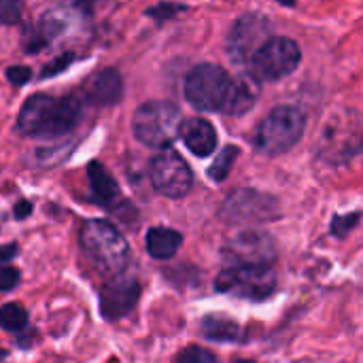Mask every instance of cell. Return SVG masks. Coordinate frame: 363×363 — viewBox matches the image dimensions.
I'll return each instance as SVG.
<instances>
[{
    "instance_id": "6da1fadb",
    "label": "cell",
    "mask_w": 363,
    "mask_h": 363,
    "mask_svg": "<svg viewBox=\"0 0 363 363\" xmlns=\"http://www.w3.org/2000/svg\"><path fill=\"white\" fill-rule=\"evenodd\" d=\"M83 117L79 96L32 94L17 113V132L28 138H62L70 134Z\"/></svg>"
},
{
    "instance_id": "7a4b0ae2",
    "label": "cell",
    "mask_w": 363,
    "mask_h": 363,
    "mask_svg": "<svg viewBox=\"0 0 363 363\" xmlns=\"http://www.w3.org/2000/svg\"><path fill=\"white\" fill-rule=\"evenodd\" d=\"M79 247L87 262L100 272L119 277L130 262V245L115 223L106 219H87L79 230Z\"/></svg>"
},
{
    "instance_id": "3957f363",
    "label": "cell",
    "mask_w": 363,
    "mask_h": 363,
    "mask_svg": "<svg viewBox=\"0 0 363 363\" xmlns=\"http://www.w3.org/2000/svg\"><path fill=\"white\" fill-rule=\"evenodd\" d=\"M304 130H306L304 111L291 104H281L274 106L266 115V119L257 125L253 145L259 153L268 157L285 155L302 140Z\"/></svg>"
},
{
    "instance_id": "277c9868",
    "label": "cell",
    "mask_w": 363,
    "mask_h": 363,
    "mask_svg": "<svg viewBox=\"0 0 363 363\" xmlns=\"http://www.w3.org/2000/svg\"><path fill=\"white\" fill-rule=\"evenodd\" d=\"M181 123V108L168 100H149L132 115V132L136 140L160 151L168 149L179 138Z\"/></svg>"
},
{
    "instance_id": "5b68a950",
    "label": "cell",
    "mask_w": 363,
    "mask_h": 363,
    "mask_svg": "<svg viewBox=\"0 0 363 363\" xmlns=\"http://www.w3.org/2000/svg\"><path fill=\"white\" fill-rule=\"evenodd\" d=\"M362 151V121L351 108L340 111L323 123L317 153L323 162L342 166L355 160Z\"/></svg>"
},
{
    "instance_id": "8992f818",
    "label": "cell",
    "mask_w": 363,
    "mask_h": 363,
    "mask_svg": "<svg viewBox=\"0 0 363 363\" xmlns=\"http://www.w3.org/2000/svg\"><path fill=\"white\" fill-rule=\"evenodd\" d=\"M281 217L283 211L279 198L253 187H238L230 191L223 204L219 206V219L230 225L270 223Z\"/></svg>"
},
{
    "instance_id": "52a82bcc",
    "label": "cell",
    "mask_w": 363,
    "mask_h": 363,
    "mask_svg": "<svg viewBox=\"0 0 363 363\" xmlns=\"http://www.w3.org/2000/svg\"><path fill=\"white\" fill-rule=\"evenodd\" d=\"M232 77L217 64H198L185 77V100L202 113H221Z\"/></svg>"
},
{
    "instance_id": "ba28073f",
    "label": "cell",
    "mask_w": 363,
    "mask_h": 363,
    "mask_svg": "<svg viewBox=\"0 0 363 363\" xmlns=\"http://www.w3.org/2000/svg\"><path fill=\"white\" fill-rule=\"evenodd\" d=\"M221 255L225 268H274L279 249L272 234L262 230H245L228 238Z\"/></svg>"
},
{
    "instance_id": "9c48e42d",
    "label": "cell",
    "mask_w": 363,
    "mask_h": 363,
    "mask_svg": "<svg viewBox=\"0 0 363 363\" xmlns=\"http://www.w3.org/2000/svg\"><path fill=\"white\" fill-rule=\"evenodd\" d=\"M215 291L247 302H264L277 291L274 268H223L215 279Z\"/></svg>"
},
{
    "instance_id": "30bf717a",
    "label": "cell",
    "mask_w": 363,
    "mask_h": 363,
    "mask_svg": "<svg viewBox=\"0 0 363 363\" xmlns=\"http://www.w3.org/2000/svg\"><path fill=\"white\" fill-rule=\"evenodd\" d=\"M302 62L300 45L289 36H270L251 57V74L262 81H281L296 72Z\"/></svg>"
},
{
    "instance_id": "8fae6325",
    "label": "cell",
    "mask_w": 363,
    "mask_h": 363,
    "mask_svg": "<svg viewBox=\"0 0 363 363\" xmlns=\"http://www.w3.org/2000/svg\"><path fill=\"white\" fill-rule=\"evenodd\" d=\"M270 36H272V21L268 15L257 11L245 13L232 23L225 36V53L236 66L249 64L251 57L259 51V47Z\"/></svg>"
},
{
    "instance_id": "7c38bea8",
    "label": "cell",
    "mask_w": 363,
    "mask_h": 363,
    "mask_svg": "<svg viewBox=\"0 0 363 363\" xmlns=\"http://www.w3.org/2000/svg\"><path fill=\"white\" fill-rule=\"evenodd\" d=\"M149 179L153 189L170 200L185 198L194 187V172L181 153L164 149L149 162Z\"/></svg>"
},
{
    "instance_id": "4fadbf2b",
    "label": "cell",
    "mask_w": 363,
    "mask_h": 363,
    "mask_svg": "<svg viewBox=\"0 0 363 363\" xmlns=\"http://www.w3.org/2000/svg\"><path fill=\"white\" fill-rule=\"evenodd\" d=\"M140 283L136 277H113L106 285H102L100 294H98V308H100V317L104 321H119L123 317H128L134 306L140 300Z\"/></svg>"
},
{
    "instance_id": "5bb4252c",
    "label": "cell",
    "mask_w": 363,
    "mask_h": 363,
    "mask_svg": "<svg viewBox=\"0 0 363 363\" xmlns=\"http://www.w3.org/2000/svg\"><path fill=\"white\" fill-rule=\"evenodd\" d=\"M72 15L68 13V4L66 6H53L49 11H45L34 23H30L21 36V49L23 53H38L47 47L53 45L55 38H60L68 26H70V19Z\"/></svg>"
},
{
    "instance_id": "9a60e30c",
    "label": "cell",
    "mask_w": 363,
    "mask_h": 363,
    "mask_svg": "<svg viewBox=\"0 0 363 363\" xmlns=\"http://www.w3.org/2000/svg\"><path fill=\"white\" fill-rule=\"evenodd\" d=\"M123 98L121 72L113 66L98 70L85 85V100L94 106H115Z\"/></svg>"
},
{
    "instance_id": "2e32d148",
    "label": "cell",
    "mask_w": 363,
    "mask_h": 363,
    "mask_svg": "<svg viewBox=\"0 0 363 363\" xmlns=\"http://www.w3.org/2000/svg\"><path fill=\"white\" fill-rule=\"evenodd\" d=\"M179 138L183 140V145L196 155V157H208L211 153H215L217 149V130L208 119L202 117H191L185 119L181 123L179 130Z\"/></svg>"
},
{
    "instance_id": "e0dca14e",
    "label": "cell",
    "mask_w": 363,
    "mask_h": 363,
    "mask_svg": "<svg viewBox=\"0 0 363 363\" xmlns=\"http://www.w3.org/2000/svg\"><path fill=\"white\" fill-rule=\"evenodd\" d=\"M259 94H262V83L251 72L240 74V77L232 79V87H230V94H228V100H225L221 113H225L230 117L247 115L257 104Z\"/></svg>"
},
{
    "instance_id": "ac0fdd59",
    "label": "cell",
    "mask_w": 363,
    "mask_h": 363,
    "mask_svg": "<svg viewBox=\"0 0 363 363\" xmlns=\"http://www.w3.org/2000/svg\"><path fill=\"white\" fill-rule=\"evenodd\" d=\"M87 181H89V194H91V200L98 204V206H104V208H115L121 200V191H119V185L117 181L113 179V174L98 162V160H91L87 164Z\"/></svg>"
},
{
    "instance_id": "d6986e66",
    "label": "cell",
    "mask_w": 363,
    "mask_h": 363,
    "mask_svg": "<svg viewBox=\"0 0 363 363\" xmlns=\"http://www.w3.org/2000/svg\"><path fill=\"white\" fill-rule=\"evenodd\" d=\"M145 247L153 259H170L183 247V234L172 228H162V225L149 228L145 234Z\"/></svg>"
},
{
    "instance_id": "ffe728a7",
    "label": "cell",
    "mask_w": 363,
    "mask_h": 363,
    "mask_svg": "<svg viewBox=\"0 0 363 363\" xmlns=\"http://www.w3.org/2000/svg\"><path fill=\"white\" fill-rule=\"evenodd\" d=\"M200 332L206 340L211 342H238L240 336H242V330L238 325L236 319L228 317V315H221V313H211L206 317H202V323H200Z\"/></svg>"
},
{
    "instance_id": "44dd1931",
    "label": "cell",
    "mask_w": 363,
    "mask_h": 363,
    "mask_svg": "<svg viewBox=\"0 0 363 363\" xmlns=\"http://www.w3.org/2000/svg\"><path fill=\"white\" fill-rule=\"evenodd\" d=\"M238 155H240V147H236V145H225V147L221 149V153H217V157H215L213 164L208 166V170H206L208 179H213L215 183H223V181L230 177V172H232V168H234Z\"/></svg>"
},
{
    "instance_id": "7402d4cb",
    "label": "cell",
    "mask_w": 363,
    "mask_h": 363,
    "mask_svg": "<svg viewBox=\"0 0 363 363\" xmlns=\"http://www.w3.org/2000/svg\"><path fill=\"white\" fill-rule=\"evenodd\" d=\"M30 315L26 311V306L17 304V302H9L0 306V328L4 332H13L19 334L28 328Z\"/></svg>"
},
{
    "instance_id": "603a6c76",
    "label": "cell",
    "mask_w": 363,
    "mask_h": 363,
    "mask_svg": "<svg viewBox=\"0 0 363 363\" xmlns=\"http://www.w3.org/2000/svg\"><path fill=\"white\" fill-rule=\"evenodd\" d=\"M359 219H362V211H353L347 215H334L332 223H330V234L334 238H347L359 225Z\"/></svg>"
},
{
    "instance_id": "cb8c5ba5",
    "label": "cell",
    "mask_w": 363,
    "mask_h": 363,
    "mask_svg": "<svg viewBox=\"0 0 363 363\" xmlns=\"http://www.w3.org/2000/svg\"><path fill=\"white\" fill-rule=\"evenodd\" d=\"M174 363H219V359L208 349H204L200 345H189L177 355Z\"/></svg>"
},
{
    "instance_id": "d4e9b609",
    "label": "cell",
    "mask_w": 363,
    "mask_h": 363,
    "mask_svg": "<svg viewBox=\"0 0 363 363\" xmlns=\"http://www.w3.org/2000/svg\"><path fill=\"white\" fill-rule=\"evenodd\" d=\"M189 6L187 4H174V2H160V4H153L149 9H145V15L155 19V21H168V19H174L179 13L187 11Z\"/></svg>"
},
{
    "instance_id": "484cf974",
    "label": "cell",
    "mask_w": 363,
    "mask_h": 363,
    "mask_svg": "<svg viewBox=\"0 0 363 363\" xmlns=\"http://www.w3.org/2000/svg\"><path fill=\"white\" fill-rule=\"evenodd\" d=\"M77 62V55L72 51H66V53H60L57 57H53L51 62H47L40 70V79H53L57 74H62L66 68H70V64Z\"/></svg>"
},
{
    "instance_id": "4316f807",
    "label": "cell",
    "mask_w": 363,
    "mask_h": 363,
    "mask_svg": "<svg viewBox=\"0 0 363 363\" xmlns=\"http://www.w3.org/2000/svg\"><path fill=\"white\" fill-rule=\"evenodd\" d=\"M21 2L17 0H0V26H15L21 21Z\"/></svg>"
},
{
    "instance_id": "83f0119b",
    "label": "cell",
    "mask_w": 363,
    "mask_h": 363,
    "mask_svg": "<svg viewBox=\"0 0 363 363\" xmlns=\"http://www.w3.org/2000/svg\"><path fill=\"white\" fill-rule=\"evenodd\" d=\"M6 81L15 87H23L32 81V68L28 66H9L6 72H4Z\"/></svg>"
},
{
    "instance_id": "f1b7e54d",
    "label": "cell",
    "mask_w": 363,
    "mask_h": 363,
    "mask_svg": "<svg viewBox=\"0 0 363 363\" xmlns=\"http://www.w3.org/2000/svg\"><path fill=\"white\" fill-rule=\"evenodd\" d=\"M21 281V274L13 266H2L0 268V294L2 291H13Z\"/></svg>"
},
{
    "instance_id": "f546056e",
    "label": "cell",
    "mask_w": 363,
    "mask_h": 363,
    "mask_svg": "<svg viewBox=\"0 0 363 363\" xmlns=\"http://www.w3.org/2000/svg\"><path fill=\"white\" fill-rule=\"evenodd\" d=\"M32 211H34V204H32L30 200H19V202L15 204V208H13V217H15L17 221H23V219H28V217L32 215Z\"/></svg>"
},
{
    "instance_id": "4dcf8cb0",
    "label": "cell",
    "mask_w": 363,
    "mask_h": 363,
    "mask_svg": "<svg viewBox=\"0 0 363 363\" xmlns=\"http://www.w3.org/2000/svg\"><path fill=\"white\" fill-rule=\"evenodd\" d=\"M17 255H19V245L17 242L0 245V264H6V262L15 259Z\"/></svg>"
},
{
    "instance_id": "1f68e13d",
    "label": "cell",
    "mask_w": 363,
    "mask_h": 363,
    "mask_svg": "<svg viewBox=\"0 0 363 363\" xmlns=\"http://www.w3.org/2000/svg\"><path fill=\"white\" fill-rule=\"evenodd\" d=\"M9 359V351L6 349H0V363H4Z\"/></svg>"
},
{
    "instance_id": "d6a6232c",
    "label": "cell",
    "mask_w": 363,
    "mask_h": 363,
    "mask_svg": "<svg viewBox=\"0 0 363 363\" xmlns=\"http://www.w3.org/2000/svg\"><path fill=\"white\" fill-rule=\"evenodd\" d=\"M232 363H255V362H251V359H234Z\"/></svg>"
}]
</instances>
